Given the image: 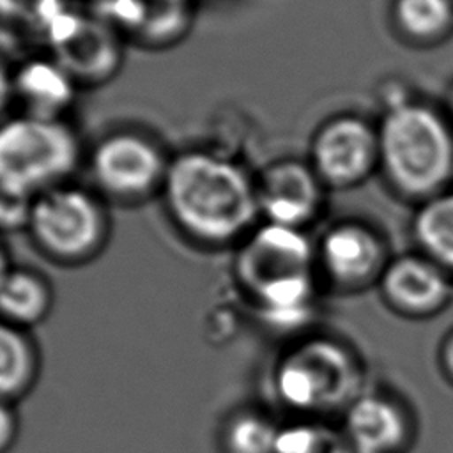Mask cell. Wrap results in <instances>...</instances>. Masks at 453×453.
Listing matches in <instances>:
<instances>
[{"instance_id": "cell-1", "label": "cell", "mask_w": 453, "mask_h": 453, "mask_svg": "<svg viewBox=\"0 0 453 453\" xmlns=\"http://www.w3.org/2000/svg\"><path fill=\"white\" fill-rule=\"evenodd\" d=\"M161 196L173 225L203 246L239 244L260 216L255 179L211 150L191 149L170 157Z\"/></svg>"}, {"instance_id": "cell-2", "label": "cell", "mask_w": 453, "mask_h": 453, "mask_svg": "<svg viewBox=\"0 0 453 453\" xmlns=\"http://www.w3.org/2000/svg\"><path fill=\"white\" fill-rule=\"evenodd\" d=\"M311 258L301 228L265 221L239 242L234 273L271 322L296 326L311 311Z\"/></svg>"}, {"instance_id": "cell-3", "label": "cell", "mask_w": 453, "mask_h": 453, "mask_svg": "<svg viewBox=\"0 0 453 453\" xmlns=\"http://www.w3.org/2000/svg\"><path fill=\"white\" fill-rule=\"evenodd\" d=\"M81 143L64 119L21 113L0 122V188L35 198L67 182Z\"/></svg>"}, {"instance_id": "cell-4", "label": "cell", "mask_w": 453, "mask_h": 453, "mask_svg": "<svg viewBox=\"0 0 453 453\" xmlns=\"http://www.w3.org/2000/svg\"><path fill=\"white\" fill-rule=\"evenodd\" d=\"M280 400L297 412L345 411L363 391V366L342 340L317 336L294 347L276 368Z\"/></svg>"}, {"instance_id": "cell-5", "label": "cell", "mask_w": 453, "mask_h": 453, "mask_svg": "<svg viewBox=\"0 0 453 453\" xmlns=\"http://www.w3.org/2000/svg\"><path fill=\"white\" fill-rule=\"evenodd\" d=\"M377 138L389 175L411 193L432 191L453 168L451 133L435 111L421 104L395 101Z\"/></svg>"}, {"instance_id": "cell-6", "label": "cell", "mask_w": 453, "mask_h": 453, "mask_svg": "<svg viewBox=\"0 0 453 453\" xmlns=\"http://www.w3.org/2000/svg\"><path fill=\"white\" fill-rule=\"evenodd\" d=\"M28 32L37 35L78 85L96 87L110 81L124 62V37L94 11L69 0H50Z\"/></svg>"}, {"instance_id": "cell-7", "label": "cell", "mask_w": 453, "mask_h": 453, "mask_svg": "<svg viewBox=\"0 0 453 453\" xmlns=\"http://www.w3.org/2000/svg\"><path fill=\"white\" fill-rule=\"evenodd\" d=\"M27 232L46 257L81 264L108 242L110 216L99 195L64 182L34 198Z\"/></svg>"}, {"instance_id": "cell-8", "label": "cell", "mask_w": 453, "mask_h": 453, "mask_svg": "<svg viewBox=\"0 0 453 453\" xmlns=\"http://www.w3.org/2000/svg\"><path fill=\"white\" fill-rule=\"evenodd\" d=\"M170 157L147 134L111 131L97 140L88 156L96 188L119 202H142L161 193Z\"/></svg>"}, {"instance_id": "cell-9", "label": "cell", "mask_w": 453, "mask_h": 453, "mask_svg": "<svg viewBox=\"0 0 453 453\" xmlns=\"http://www.w3.org/2000/svg\"><path fill=\"white\" fill-rule=\"evenodd\" d=\"M94 12L124 39L145 48H166L191 28L195 0H97Z\"/></svg>"}, {"instance_id": "cell-10", "label": "cell", "mask_w": 453, "mask_h": 453, "mask_svg": "<svg viewBox=\"0 0 453 453\" xmlns=\"http://www.w3.org/2000/svg\"><path fill=\"white\" fill-rule=\"evenodd\" d=\"M412 426L400 402L384 393H361L345 411L342 435L356 453H400Z\"/></svg>"}, {"instance_id": "cell-11", "label": "cell", "mask_w": 453, "mask_h": 453, "mask_svg": "<svg viewBox=\"0 0 453 453\" xmlns=\"http://www.w3.org/2000/svg\"><path fill=\"white\" fill-rule=\"evenodd\" d=\"M260 216L269 223L301 228L317 211L320 189L315 172L303 163L283 159L255 179Z\"/></svg>"}, {"instance_id": "cell-12", "label": "cell", "mask_w": 453, "mask_h": 453, "mask_svg": "<svg viewBox=\"0 0 453 453\" xmlns=\"http://www.w3.org/2000/svg\"><path fill=\"white\" fill-rule=\"evenodd\" d=\"M379 152V138L357 119H338L320 129L311 156L319 175L336 184L363 177Z\"/></svg>"}, {"instance_id": "cell-13", "label": "cell", "mask_w": 453, "mask_h": 453, "mask_svg": "<svg viewBox=\"0 0 453 453\" xmlns=\"http://www.w3.org/2000/svg\"><path fill=\"white\" fill-rule=\"evenodd\" d=\"M12 85L23 113L44 119H64L80 87L50 55L23 60L12 73Z\"/></svg>"}, {"instance_id": "cell-14", "label": "cell", "mask_w": 453, "mask_h": 453, "mask_svg": "<svg viewBox=\"0 0 453 453\" xmlns=\"http://www.w3.org/2000/svg\"><path fill=\"white\" fill-rule=\"evenodd\" d=\"M382 290L398 311L428 315L446 303L449 283L437 264L416 257H403L386 269Z\"/></svg>"}, {"instance_id": "cell-15", "label": "cell", "mask_w": 453, "mask_h": 453, "mask_svg": "<svg viewBox=\"0 0 453 453\" xmlns=\"http://www.w3.org/2000/svg\"><path fill=\"white\" fill-rule=\"evenodd\" d=\"M327 273L343 285L363 283L377 269L380 246L363 226L340 225L329 230L320 244Z\"/></svg>"}, {"instance_id": "cell-16", "label": "cell", "mask_w": 453, "mask_h": 453, "mask_svg": "<svg viewBox=\"0 0 453 453\" xmlns=\"http://www.w3.org/2000/svg\"><path fill=\"white\" fill-rule=\"evenodd\" d=\"M50 281L28 267H12L0 283V319L18 327L41 322L51 310Z\"/></svg>"}, {"instance_id": "cell-17", "label": "cell", "mask_w": 453, "mask_h": 453, "mask_svg": "<svg viewBox=\"0 0 453 453\" xmlns=\"http://www.w3.org/2000/svg\"><path fill=\"white\" fill-rule=\"evenodd\" d=\"M37 373V354L23 327L0 319V400L25 393Z\"/></svg>"}, {"instance_id": "cell-18", "label": "cell", "mask_w": 453, "mask_h": 453, "mask_svg": "<svg viewBox=\"0 0 453 453\" xmlns=\"http://www.w3.org/2000/svg\"><path fill=\"white\" fill-rule=\"evenodd\" d=\"M414 230L434 262L453 271V193L430 200L419 211Z\"/></svg>"}, {"instance_id": "cell-19", "label": "cell", "mask_w": 453, "mask_h": 453, "mask_svg": "<svg viewBox=\"0 0 453 453\" xmlns=\"http://www.w3.org/2000/svg\"><path fill=\"white\" fill-rule=\"evenodd\" d=\"M274 453H356L345 437L322 425L296 423L280 428Z\"/></svg>"}, {"instance_id": "cell-20", "label": "cell", "mask_w": 453, "mask_h": 453, "mask_svg": "<svg viewBox=\"0 0 453 453\" xmlns=\"http://www.w3.org/2000/svg\"><path fill=\"white\" fill-rule=\"evenodd\" d=\"M280 428L262 414L235 416L225 432L228 453H274Z\"/></svg>"}, {"instance_id": "cell-21", "label": "cell", "mask_w": 453, "mask_h": 453, "mask_svg": "<svg viewBox=\"0 0 453 453\" xmlns=\"http://www.w3.org/2000/svg\"><path fill=\"white\" fill-rule=\"evenodd\" d=\"M451 0H398L396 18L414 35L441 32L451 18Z\"/></svg>"}, {"instance_id": "cell-22", "label": "cell", "mask_w": 453, "mask_h": 453, "mask_svg": "<svg viewBox=\"0 0 453 453\" xmlns=\"http://www.w3.org/2000/svg\"><path fill=\"white\" fill-rule=\"evenodd\" d=\"M34 198L0 188V234L27 230Z\"/></svg>"}, {"instance_id": "cell-23", "label": "cell", "mask_w": 453, "mask_h": 453, "mask_svg": "<svg viewBox=\"0 0 453 453\" xmlns=\"http://www.w3.org/2000/svg\"><path fill=\"white\" fill-rule=\"evenodd\" d=\"M46 2L48 0H0V19L28 28Z\"/></svg>"}, {"instance_id": "cell-24", "label": "cell", "mask_w": 453, "mask_h": 453, "mask_svg": "<svg viewBox=\"0 0 453 453\" xmlns=\"http://www.w3.org/2000/svg\"><path fill=\"white\" fill-rule=\"evenodd\" d=\"M16 437V416L5 400H0V453H5Z\"/></svg>"}, {"instance_id": "cell-25", "label": "cell", "mask_w": 453, "mask_h": 453, "mask_svg": "<svg viewBox=\"0 0 453 453\" xmlns=\"http://www.w3.org/2000/svg\"><path fill=\"white\" fill-rule=\"evenodd\" d=\"M14 101V85H12V73L0 62V117Z\"/></svg>"}, {"instance_id": "cell-26", "label": "cell", "mask_w": 453, "mask_h": 453, "mask_svg": "<svg viewBox=\"0 0 453 453\" xmlns=\"http://www.w3.org/2000/svg\"><path fill=\"white\" fill-rule=\"evenodd\" d=\"M439 359H441V368L442 372L448 375V379L453 382V331L442 340L441 343V352H439Z\"/></svg>"}, {"instance_id": "cell-27", "label": "cell", "mask_w": 453, "mask_h": 453, "mask_svg": "<svg viewBox=\"0 0 453 453\" xmlns=\"http://www.w3.org/2000/svg\"><path fill=\"white\" fill-rule=\"evenodd\" d=\"M12 269V265H11V260H9V255H7V251H5V248L2 246V242H0V283L4 281V278L7 276V273Z\"/></svg>"}]
</instances>
